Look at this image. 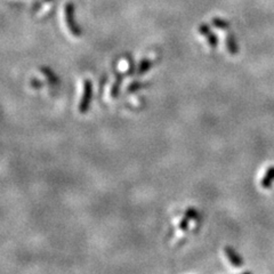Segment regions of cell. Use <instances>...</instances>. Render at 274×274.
Segmentation results:
<instances>
[{
  "label": "cell",
  "mask_w": 274,
  "mask_h": 274,
  "mask_svg": "<svg viewBox=\"0 0 274 274\" xmlns=\"http://www.w3.org/2000/svg\"><path fill=\"white\" fill-rule=\"evenodd\" d=\"M40 72L43 73V76L47 79L50 84H52V85H57L58 82H59L57 76H56V74L54 72H53V71L50 69V67H47V66L40 67Z\"/></svg>",
  "instance_id": "cell-3"
},
{
  "label": "cell",
  "mask_w": 274,
  "mask_h": 274,
  "mask_svg": "<svg viewBox=\"0 0 274 274\" xmlns=\"http://www.w3.org/2000/svg\"><path fill=\"white\" fill-rule=\"evenodd\" d=\"M224 253H225V256H226L228 262H230L231 264L234 266V268H241L242 258L239 256V254L236 253V251L232 248V247H230V246L225 247Z\"/></svg>",
  "instance_id": "cell-2"
},
{
  "label": "cell",
  "mask_w": 274,
  "mask_h": 274,
  "mask_svg": "<svg viewBox=\"0 0 274 274\" xmlns=\"http://www.w3.org/2000/svg\"><path fill=\"white\" fill-rule=\"evenodd\" d=\"M148 86V84H143V82L141 81H133L128 86V88H127V93H136L138 91H141V89L146 88Z\"/></svg>",
  "instance_id": "cell-9"
},
{
  "label": "cell",
  "mask_w": 274,
  "mask_h": 274,
  "mask_svg": "<svg viewBox=\"0 0 274 274\" xmlns=\"http://www.w3.org/2000/svg\"><path fill=\"white\" fill-rule=\"evenodd\" d=\"M153 65H155V61H153V59L144 58L143 61L140 63V65H138L137 73L140 74V76H143V74H145L146 72H148V71L151 69Z\"/></svg>",
  "instance_id": "cell-5"
},
{
  "label": "cell",
  "mask_w": 274,
  "mask_h": 274,
  "mask_svg": "<svg viewBox=\"0 0 274 274\" xmlns=\"http://www.w3.org/2000/svg\"><path fill=\"white\" fill-rule=\"evenodd\" d=\"M189 222H190V219H186V217H184V219L178 224V230L182 232H185L187 230V227H189Z\"/></svg>",
  "instance_id": "cell-11"
},
{
  "label": "cell",
  "mask_w": 274,
  "mask_h": 274,
  "mask_svg": "<svg viewBox=\"0 0 274 274\" xmlns=\"http://www.w3.org/2000/svg\"><path fill=\"white\" fill-rule=\"evenodd\" d=\"M30 85H31V87L35 89H40L41 87H43V82L36 78H32L31 80H30Z\"/></svg>",
  "instance_id": "cell-12"
},
{
  "label": "cell",
  "mask_w": 274,
  "mask_h": 274,
  "mask_svg": "<svg viewBox=\"0 0 274 274\" xmlns=\"http://www.w3.org/2000/svg\"><path fill=\"white\" fill-rule=\"evenodd\" d=\"M214 24H215L219 29H227V23H225L222 20H215L214 21Z\"/></svg>",
  "instance_id": "cell-13"
},
{
  "label": "cell",
  "mask_w": 274,
  "mask_h": 274,
  "mask_svg": "<svg viewBox=\"0 0 274 274\" xmlns=\"http://www.w3.org/2000/svg\"><path fill=\"white\" fill-rule=\"evenodd\" d=\"M200 32L204 36H206V38H207L210 46H212L213 48H216L217 47V38H216V36L214 35V33L212 31H209V29L207 28V26H206V25L200 26Z\"/></svg>",
  "instance_id": "cell-4"
},
{
  "label": "cell",
  "mask_w": 274,
  "mask_h": 274,
  "mask_svg": "<svg viewBox=\"0 0 274 274\" xmlns=\"http://www.w3.org/2000/svg\"><path fill=\"white\" fill-rule=\"evenodd\" d=\"M184 217H186V219H194L197 217V209L194 207H190L185 210V214H184Z\"/></svg>",
  "instance_id": "cell-10"
},
{
  "label": "cell",
  "mask_w": 274,
  "mask_h": 274,
  "mask_svg": "<svg viewBox=\"0 0 274 274\" xmlns=\"http://www.w3.org/2000/svg\"><path fill=\"white\" fill-rule=\"evenodd\" d=\"M122 76H120V74H117V79H115V81L113 82V85H112L111 91H110V95L112 99H117L120 94V88H121V84H122Z\"/></svg>",
  "instance_id": "cell-6"
},
{
  "label": "cell",
  "mask_w": 274,
  "mask_h": 274,
  "mask_svg": "<svg viewBox=\"0 0 274 274\" xmlns=\"http://www.w3.org/2000/svg\"><path fill=\"white\" fill-rule=\"evenodd\" d=\"M93 97V82L89 79H86L84 81V91H82V96L80 102H79V113L86 114L91 107Z\"/></svg>",
  "instance_id": "cell-1"
},
{
  "label": "cell",
  "mask_w": 274,
  "mask_h": 274,
  "mask_svg": "<svg viewBox=\"0 0 274 274\" xmlns=\"http://www.w3.org/2000/svg\"><path fill=\"white\" fill-rule=\"evenodd\" d=\"M226 48L232 55H235L236 53L239 52V48H238V46H236L234 37H233V35H231V33L230 35H227V37H226Z\"/></svg>",
  "instance_id": "cell-8"
},
{
  "label": "cell",
  "mask_w": 274,
  "mask_h": 274,
  "mask_svg": "<svg viewBox=\"0 0 274 274\" xmlns=\"http://www.w3.org/2000/svg\"><path fill=\"white\" fill-rule=\"evenodd\" d=\"M273 179H274V167H271L268 171H266L264 177L262 178L261 185L263 187H265V189H268V187L271 186Z\"/></svg>",
  "instance_id": "cell-7"
}]
</instances>
